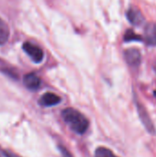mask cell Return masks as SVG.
I'll use <instances>...</instances> for the list:
<instances>
[{
  "label": "cell",
  "instance_id": "1",
  "mask_svg": "<svg viewBox=\"0 0 156 157\" xmlns=\"http://www.w3.org/2000/svg\"><path fill=\"white\" fill-rule=\"evenodd\" d=\"M62 117L66 125L76 134L83 135L89 127V121L79 110L74 108H67L62 111Z\"/></svg>",
  "mask_w": 156,
  "mask_h": 157
},
{
  "label": "cell",
  "instance_id": "2",
  "mask_svg": "<svg viewBox=\"0 0 156 157\" xmlns=\"http://www.w3.org/2000/svg\"><path fill=\"white\" fill-rule=\"evenodd\" d=\"M22 49L33 63H40L43 61L44 53H43L42 49L40 46H38V45H36V44H34L32 42L26 41L22 45Z\"/></svg>",
  "mask_w": 156,
  "mask_h": 157
},
{
  "label": "cell",
  "instance_id": "3",
  "mask_svg": "<svg viewBox=\"0 0 156 157\" xmlns=\"http://www.w3.org/2000/svg\"><path fill=\"white\" fill-rule=\"evenodd\" d=\"M136 108H137V110H138V113H139V117L143 124V126L145 127V129L147 130V132L151 134H155L156 130L147 110L145 109V108L141 104L139 103L138 101L136 102Z\"/></svg>",
  "mask_w": 156,
  "mask_h": 157
},
{
  "label": "cell",
  "instance_id": "4",
  "mask_svg": "<svg viewBox=\"0 0 156 157\" xmlns=\"http://www.w3.org/2000/svg\"><path fill=\"white\" fill-rule=\"evenodd\" d=\"M124 57L127 63L131 67H138L142 61V54L140 51L134 48L126 50L124 52Z\"/></svg>",
  "mask_w": 156,
  "mask_h": 157
},
{
  "label": "cell",
  "instance_id": "5",
  "mask_svg": "<svg viewBox=\"0 0 156 157\" xmlns=\"http://www.w3.org/2000/svg\"><path fill=\"white\" fill-rule=\"evenodd\" d=\"M23 84L29 90L36 91L40 87L41 80L37 75H35L33 73H29V74H27L24 75Z\"/></svg>",
  "mask_w": 156,
  "mask_h": 157
},
{
  "label": "cell",
  "instance_id": "6",
  "mask_svg": "<svg viewBox=\"0 0 156 157\" xmlns=\"http://www.w3.org/2000/svg\"><path fill=\"white\" fill-rule=\"evenodd\" d=\"M60 102H61V98L51 92H47V93L43 94L39 99V104L45 108L56 106Z\"/></svg>",
  "mask_w": 156,
  "mask_h": 157
},
{
  "label": "cell",
  "instance_id": "7",
  "mask_svg": "<svg viewBox=\"0 0 156 157\" xmlns=\"http://www.w3.org/2000/svg\"><path fill=\"white\" fill-rule=\"evenodd\" d=\"M127 18L128 20L134 26H141L144 23L145 18L141 10H139L136 7H131L127 11Z\"/></svg>",
  "mask_w": 156,
  "mask_h": 157
},
{
  "label": "cell",
  "instance_id": "8",
  "mask_svg": "<svg viewBox=\"0 0 156 157\" xmlns=\"http://www.w3.org/2000/svg\"><path fill=\"white\" fill-rule=\"evenodd\" d=\"M144 40L148 45L156 46V22H150L144 28Z\"/></svg>",
  "mask_w": 156,
  "mask_h": 157
},
{
  "label": "cell",
  "instance_id": "9",
  "mask_svg": "<svg viewBox=\"0 0 156 157\" xmlns=\"http://www.w3.org/2000/svg\"><path fill=\"white\" fill-rule=\"evenodd\" d=\"M10 31L7 24L0 17V45H4L9 39Z\"/></svg>",
  "mask_w": 156,
  "mask_h": 157
},
{
  "label": "cell",
  "instance_id": "10",
  "mask_svg": "<svg viewBox=\"0 0 156 157\" xmlns=\"http://www.w3.org/2000/svg\"><path fill=\"white\" fill-rule=\"evenodd\" d=\"M95 157H118L110 149L107 147H97L95 151Z\"/></svg>",
  "mask_w": 156,
  "mask_h": 157
},
{
  "label": "cell",
  "instance_id": "11",
  "mask_svg": "<svg viewBox=\"0 0 156 157\" xmlns=\"http://www.w3.org/2000/svg\"><path fill=\"white\" fill-rule=\"evenodd\" d=\"M125 41H132V40H142V37L134 33L132 30H128L124 35Z\"/></svg>",
  "mask_w": 156,
  "mask_h": 157
},
{
  "label": "cell",
  "instance_id": "12",
  "mask_svg": "<svg viewBox=\"0 0 156 157\" xmlns=\"http://www.w3.org/2000/svg\"><path fill=\"white\" fill-rule=\"evenodd\" d=\"M58 148H59V151H60V153H61L63 157H74L73 155L70 153V151L66 147H64L63 145H59Z\"/></svg>",
  "mask_w": 156,
  "mask_h": 157
},
{
  "label": "cell",
  "instance_id": "13",
  "mask_svg": "<svg viewBox=\"0 0 156 157\" xmlns=\"http://www.w3.org/2000/svg\"><path fill=\"white\" fill-rule=\"evenodd\" d=\"M6 155H7V156L8 157H20V156H18L17 155H16V154H14V153L10 152V151H6Z\"/></svg>",
  "mask_w": 156,
  "mask_h": 157
},
{
  "label": "cell",
  "instance_id": "14",
  "mask_svg": "<svg viewBox=\"0 0 156 157\" xmlns=\"http://www.w3.org/2000/svg\"><path fill=\"white\" fill-rule=\"evenodd\" d=\"M0 157H8V156H7V155H6V151H3V150H1V149H0Z\"/></svg>",
  "mask_w": 156,
  "mask_h": 157
},
{
  "label": "cell",
  "instance_id": "15",
  "mask_svg": "<svg viewBox=\"0 0 156 157\" xmlns=\"http://www.w3.org/2000/svg\"><path fill=\"white\" fill-rule=\"evenodd\" d=\"M154 71L156 72V62H155V63H154Z\"/></svg>",
  "mask_w": 156,
  "mask_h": 157
}]
</instances>
